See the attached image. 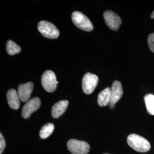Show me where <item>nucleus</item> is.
Masks as SVG:
<instances>
[{
    "instance_id": "2",
    "label": "nucleus",
    "mask_w": 154,
    "mask_h": 154,
    "mask_svg": "<svg viewBox=\"0 0 154 154\" xmlns=\"http://www.w3.org/2000/svg\"><path fill=\"white\" fill-rule=\"evenodd\" d=\"M72 18L74 24L81 30L86 32H91L93 30V23L82 13L74 11L72 14Z\"/></svg>"
},
{
    "instance_id": "13",
    "label": "nucleus",
    "mask_w": 154,
    "mask_h": 154,
    "mask_svg": "<svg viewBox=\"0 0 154 154\" xmlns=\"http://www.w3.org/2000/svg\"><path fill=\"white\" fill-rule=\"evenodd\" d=\"M111 97V89L107 88L99 93L98 96V104L100 107L109 105Z\"/></svg>"
},
{
    "instance_id": "16",
    "label": "nucleus",
    "mask_w": 154,
    "mask_h": 154,
    "mask_svg": "<svg viewBox=\"0 0 154 154\" xmlns=\"http://www.w3.org/2000/svg\"><path fill=\"white\" fill-rule=\"evenodd\" d=\"M21 48L14 41L9 40L6 44V51L9 55H15L20 53Z\"/></svg>"
},
{
    "instance_id": "1",
    "label": "nucleus",
    "mask_w": 154,
    "mask_h": 154,
    "mask_svg": "<svg viewBox=\"0 0 154 154\" xmlns=\"http://www.w3.org/2000/svg\"><path fill=\"white\" fill-rule=\"evenodd\" d=\"M127 142L130 147L139 152H146L151 149V145L149 141L137 134H132L129 135Z\"/></svg>"
},
{
    "instance_id": "7",
    "label": "nucleus",
    "mask_w": 154,
    "mask_h": 154,
    "mask_svg": "<svg viewBox=\"0 0 154 154\" xmlns=\"http://www.w3.org/2000/svg\"><path fill=\"white\" fill-rule=\"evenodd\" d=\"M105 22L110 29L117 31L121 25L122 20L116 13L111 11H107L103 14Z\"/></svg>"
},
{
    "instance_id": "18",
    "label": "nucleus",
    "mask_w": 154,
    "mask_h": 154,
    "mask_svg": "<svg viewBox=\"0 0 154 154\" xmlns=\"http://www.w3.org/2000/svg\"><path fill=\"white\" fill-rule=\"evenodd\" d=\"M6 143L5 139L2 136V134H0V154L2 153L5 148Z\"/></svg>"
},
{
    "instance_id": "12",
    "label": "nucleus",
    "mask_w": 154,
    "mask_h": 154,
    "mask_svg": "<svg viewBox=\"0 0 154 154\" xmlns=\"http://www.w3.org/2000/svg\"><path fill=\"white\" fill-rule=\"evenodd\" d=\"M69 105V101L67 100H61L56 103L52 107L51 115L54 118H58L65 112Z\"/></svg>"
},
{
    "instance_id": "10",
    "label": "nucleus",
    "mask_w": 154,
    "mask_h": 154,
    "mask_svg": "<svg viewBox=\"0 0 154 154\" xmlns=\"http://www.w3.org/2000/svg\"><path fill=\"white\" fill-rule=\"evenodd\" d=\"M33 90V83L31 82L20 85L18 88V94L20 99L25 102L29 101Z\"/></svg>"
},
{
    "instance_id": "4",
    "label": "nucleus",
    "mask_w": 154,
    "mask_h": 154,
    "mask_svg": "<svg viewBox=\"0 0 154 154\" xmlns=\"http://www.w3.org/2000/svg\"><path fill=\"white\" fill-rule=\"evenodd\" d=\"M67 147L72 154H88L90 151V146L88 143L74 139L68 141Z\"/></svg>"
},
{
    "instance_id": "15",
    "label": "nucleus",
    "mask_w": 154,
    "mask_h": 154,
    "mask_svg": "<svg viewBox=\"0 0 154 154\" xmlns=\"http://www.w3.org/2000/svg\"><path fill=\"white\" fill-rule=\"evenodd\" d=\"M54 130V126L52 123H48L42 127L40 132L39 136L41 139H46L53 133Z\"/></svg>"
},
{
    "instance_id": "3",
    "label": "nucleus",
    "mask_w": 154,
    "mask_h": 154,
    "mask_svg": "<svg viewBox=\"0 0 154 154\" xmlns=\"http://www.w3.org/2000/svg\"><path fill=\"white\" fill-rule=\"evenodd\" d=\"M38 29L40 33L47 38L55 39L60 35V32L55 25L46 21L39 22Z\"/></svg>"
},
{
    "instance_id": "14",
    "label": "nucleus",
    "mask_w": 154,
    "mask_h": 154,
    "mask_svg": "<svg viewBox=\"0 0 154 154\" xmlns=\"http://www.w3.org/2000/svg\"><path fill=\"white\" fill-rule=\"evenodd\" d=\"M144 101L147 112L149 115L154 116V95L151 94L146 95Z\"/></svg>"
},
{
    "instance_id": "6",
    "label": "nucleus",
    "mask_w": 154,
    "mask_h": 154,
    "mask_svg": "<svg viewBox=\"0 0 154 154\" xmlns=\"http://www.w3.org/2000/svg\"><path fill=\"white\" fill-rule=\"evenodd\" d=\"M99 81L98 77L95 74L88 72L83 77L82 86L86 94H91L96 88Z\"/></svg>"
},
{
    "instance_id": "17",
    "label": "nucleus",
    "mask_w": 154,
    "mask_h": 154,
    "mask_svg": "<svg viewBox=\"0 0 154 154\" xmlns=\"http://www.w3.org/2000/svg\"><path fill=\"white\" fill-rule=\"evenodd\" d=\"M147 42L149 49L154 53V33L149 35Z\"/></svg>"
},
{
    "instance_id": "20",
    "label": "nucleus",
    "mask_w": 154,
    "mask_h": 154,
    "mask_svg": "<svg viewBox=\"0 0 154 154\" xmlns=\"http://www.w3.org/2000/svg\"></svg>"
},
{
    "instance_id": "8",
    "label": "nucleus",
    "mask_w": 154,
    "mask_h": 154,
    "mask_svg": "<svg viewBox=\"0 0 154 154\" xmlns=\"http://www.w3.org/2000/svg\"><path fill=\"white\" fill-rule=\"evenodd\" d=\"M41 105V100L38 97H35L29 100L24 105L21 115L24 119H28L34 112L38 109Z\"/></svg>"
},
{
    "instance_id": "11",
    "label": "nucleus",
    "mask_w": 154,
    "mask_h": 154,
    "mask_svg": "<svg viewBox=\"0 0 154 154\" xmlns=\"http://www.w3.org/2000/svg\"><path fill=\"white\" fill-rule=\"evenodd\" d=\"M7 100L10 107L13 110H17L20 106V99L18 92L14 89H10L7 93Z\"/></svg>"
},
{
    "instance_id": "19",
    "label": "nucleus",
    "mask_w": 154,
    "mask_h": 154,
    "mask_svg": "<svg viewBox=\"0 0 154 154\" xmlns=\"http://www.w3.org/2000/svg\"><path fill=\"white\" fill-rule=\"evenodd\" d=\"M151 18H153V19H154V11L152 13L151 15Z\"/></svg>"
},
{
    "instance_id": "5",
    "label": "nucleus",
    "mask_w": 154,
    "mask_h": 154,
    "mask_svg": "<svg viewBox=\"0 0 154 154\" xmlns=\"http://www.w3.org/2000/svg\"><path fill=\"white\" fill-rule=\"evenodd\" d=\"M41 83L46 91L52 93L55 91L58 82L57 80L55 73L53 71L47 70L42 75Z\"/></svg>"
},
{
    "instance_id": "9",
    "label": "nucleus",
    "mask_w": 154,
    "mask_h": 154,
    "mask_svg": "<svg viewBox=\"0 0 154 154\" xmlns=\"http://www.w3.org/2000/svg\"><path fill=\"white\" fill-rule=\"evenodd\" d=\"M111 97L109 106L110 109H113L116 103L121 98L123 91L121 83L118 81H115L112 83L111 87Z\"/></svg>"
}]
</instances>
